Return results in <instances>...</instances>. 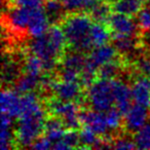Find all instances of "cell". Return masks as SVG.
<instances>
[{
  "label": "cell",
  "mask_w": 150,
  "mask_h": 150,
  "mask_svg": "<svg viewBox=\"0 0 150 150\" xmlns=\"http://www.w3.org/2000/svg\"><path fill=\"white\" fill-rule=\"evenodd\" d=\"M86 58H88V54L71 50L68 52H66L59 66H61V69H69V70L81 73L86 66Z\"/></svg>",
  "instance_id": "13"
},
{
  "label": "cell",
  "mask_w": 150,
  "mask_h": 150,
  "mask_svg": "<svg viewBox=\"0 0 150 150\" xmlns=\"http://www.w3.org/2000/svg\"><path fill=\"white\" fill-rule=\"evenodd\" d=\"M118 56V52L113 44H104V45L96 46L91 50L90 54H88L83 72L97 75L98 69L102 65L114 60Z\"/></svg>",
  "instance_id": "5"
},
{
  "label": "cell",
  "mask_w": 150,
  "mask_h": 150,
  "mask_svg": "<svg viewBox=\"0 0 150 150\" xmlns=\"http://www.w3.org/2000/svg\"><path fill=\"white\" fill-rule=\"evenodd\" d=\"M138 149H150V122L145 123L134 136Z\"/></svg>",
  "instance_id": "22"
},
{
  "label": "cell",
  "mask_w": 150,
  "mask_h": 150,
  "mask_svg": "<svg viewBox=\"0 0 150 150\" xmlns=\"http://www.w3.org/2000/svg\"><path fill=\"white\" fill-rule=\"evenodd\" d=\"M86 101L91 109L106 112L115 105L113 79L97 78L86 90Z\"/></svg>",
  "instance_id": "3"
},
{
  "label": "cell",
  "mask_w": 150,
  "mask_h": 150,
  "mask_svg": "<svg viewBox=\"0 0 150 150\" xmlns=\"http://www.w3.org/2000/svg\"><path fill=\"white\" fill-rule=\"evenodd\" d=\"M107 25L111 30V36H132L139 35L138 24L131 18V16L113 11L109 18Z\"/></svg>",
  "instance_id": "6"
},
{
  "label": "cell",
  "mask_w": 150,
  "mask_h": 150,
  "mask_svg": "<svg viewBox=\"0 0 150 150\" xmlns=\"http://www.w3.org/2000/svg\"><path fill=\"white\" fill-rule=\"evenodd\" d=\"M132 96L135 103L140 104L144 107H150V88L136 76L133 84H132Z\"/></svg>",
  "instance_id": "18"
},
{
  "label": "cell",
  "mask_w": 150,
  "mask_h": 150,
  "mask_svg": "<svg viewBox=\"0 0 150 150\" xmlns=\"http://www.w3.org/2000/svg\"><path fill=\"white\" fill-rule=\"evenodd\" d=\"M86 11H88L93 21L107 24L111 13H113V9H112V4L109 2L108 0H98Z\"/></svg>",
  "instance_id": "16"
},
{
  "label": "cell",
  "mask_w": 150,
  "mask_h": 150,
  "mask_svg": "<svg viewBox=\"0 0 150 150\" xmlns=\"http://www.w3.org/2000/svg\"><path fill=\"white\" fill-rule=\"evenodd\" d=\"M137 24L140 35L150 30V7H143L137 15Z\"/></svg>",
  "instance_id": "25"
},
{
  "label": "cell",
  "mask_w": 150,
  "mask_h": 150,
  "mask_svg": "<svg viewBox=\"0 0 150 150\" xmlns=\"http://www.w3.org/2000/svg\"><path fill=\"white\" fill-rule=\"evenodd\" d=\"M61 140H62L64 143H66L70 149H73V148H79V145H80L79 132H77V129H67L64 134V136H63V138Z\"/></svg>",
  "instance_id": "26"
},
{
  "label": "cell",
  "mask_w": 150,
  "mask_h": 150,
  "mask_svg": "<svg viewBox=\"0 0 150 150\" xmlns=\"http://www.w3.org/2000/svg\"><path fill=\"white\" fill-rule=\"evenodd\" d=\"M145 3L141 0H117L112 4L113 11L125 13L127 16H137L144 7Z\"/></svg>",
  "instance_id": "20"
},
{
  "label": "cell",
  "mask_w": 150,
  "mask_h": 150,
  "mask_svg": "<svg viewBox=\"0 0 150 150\" xmlns=\"http://www.w3.org/2000/svg\"><path fill=\"white\" fill-rule=\"evenodd\" d=\"M93 22L86 11H70L63 18L60 24L70 50L90 54L95 47L90 35Z\"/></svg>",
  "instance_id": "1"
},
{
  "label": "cell",
  "mask_w": 150,
  "mask_h": 150,
  "mask_svg": "<svg viewBox=\"0 0 150 150\" xmlns=\"http://www.w3.org/2000/svg\"><path fill=\"white\" fill-rule=\"evenodd\" d=\"M86 88L80 81H65L54 78L50 86V92L54 98L61 101H75L82 105L86 101Z\"/></svg>",
  "instance_id": "4"
},
{
  "label": "cell",
  "mask_w": 150,
  "mask_h": 150,
  "mask_svg": "<svg viewBox=\"0 0 150 150\" xmlns=\"http://www.w3.org/2000/svg\"><path fill=\"white\" fill-rule=\"evenodd\" d=\"M43 8L52 25L58 24L66 16L65 13L66 8L63 4L62 0H44Z\"/></svg>",
  "instance_id": "19"
},
{
  "label": "cell",
  "mask_w": 150,
  "mask_h": 150,
  "mask_svg": "<svg viewBox=\"0 0 150 150\" xmlns=\"http://www.w3.org/2000/svg\"><path fill=\"white\" fill-rule=\"evenodd\" d=\"M142 42H143V46L145 50H148L150 52V30L146 33L141 35Z\"/></svg>",
  "instance_id": "30"
},
{
  "label": "cell",
  "mask_w": 150,
  "mask_h": 150,
  "mask_svg": "<svg viewBox=\"0 0 150 150\" xmlns=\"http://www.w3.org/2000/svg\"><path fill=\"white\" fill-rule=\"evenodd\" d=\"M112 148H115V149H136L137 146L135 144V141H132L125 137H118L112 140Z\"/></svg>",
  "instance_id": "28"
},
{
  "label": "cell",
  "mask_w": 150,
  "mask_h": 150,
  "mask_svg": "<svg viewBox=\"0 0 150 150\" xmlns=\"http://www.w3.org/2000/svg\"><path fill=\"white\" fill-rule=\"evenodd\" d=\"M23 72L33 75H42L44 73V66L42 60L34 54H29L24 60Z\"/></svg>",
  "instance_id": "21"
},
{
  "label": "cell",
  "mask_w": 150,
  "mask_h": 150,
  "mask_svg": "<svg viewBox=\"0 0 150 150\" xmlns=\"http://www.w3.org/2000/svg\"><path fill=\"white\" fill-rule=\"evenodd\" d=\"M42 75H33L30 73L23 72L20 78L13 84V90L19 95H24L27 93L34 92L39 88L40 79Z\"/></svg>",
  "instance_id": "15"
},
{
  "label": "cell",
  "mask_w": 150,
  "mask_h": 150,
  "mask_svg": "<svg viewBox=\"0 0 150 150\" xmlns=\"http://www.w3.org/2000/svg\"><path fill=\"white\" fill-rule=\"evenodd\" d=\"M44 0H7V7L25 6V7H38L43 4Z\"/></svg>",
  "instance_id": "27"
},
{
  "label": "cell",
  "mask_w": 150,
  "mask_h": 150,
  "mask_svg": "<svg viewBox=\"0 0 150 150\" xmlns=\"http://www.w3.org/2000/svg\"><path fill=\"white\" fill-rule=\"evenodd\" d=\"M148 118L147 107L135 103L123 116V127L129 134H135L146 123Z\"/></svg>",
  "instance_id": "8"
},
{
  "label": "cell",
  "mask_w": 150,
  "mask_h": 150,
  "mask_svg": "<svg viewBox=\"0 0 150 150\" xmlns=\"http://www.w3.org/2000/svg\"><path fill=\"white\" fill-rule=\"evenodd\" d=\"M113 93L115 99V107L125 116L132 107V88L118 78L113 79Z\"/></svg>",
  "instance_id": "10"
},
{
  "label": "cell",
  "mask_w": 150,
  "mask_h": 150,
  "mask_svg": "<svg viewBox=\"0 0 150 150\" xmlns=\"http://www.w3.org/2000/svg\"><path fill=\"white\" fill-rule=\"evenodd\" d=\"M79 120L81 127H88L95 132L98 136L106 137V133L109 129L106 122L105 112L96 111L93 109L81 108L79 111Z\"/></svg>",
  "instance_id": "7"
},
{
  "label": "cell",
  "mask_w": 150,
  "mask_h": 150,
  "mask_svg": "<svg viewBox=\"0 0 150 150\" xmlns=\"http://www.w3.org/2000/svg\"><path fill=\"white\" fill-rule=\"evenodd\" d=\"M50 20L43 8V4L41 6L32 8L30 16L29 24H28V33L33 38L39 37L46 33L50 28Z\"/></svg>",
  "instance_id": "9"
},
{
  "label": "cell",
  "mask_w": 150,
  "mask_h": 150,
  "mask_svg": "<svg viewBox=\"0 0 150 150\" xmlns=\"http://www.w3.org/2000/svg\"><path fill=\"white\" fill-rule=\"evenodd\" d=\"M52 142L50 140H48L47 138L44 136V137H39L31 146L30 148L32 149H37V150H46L50 149V148H52Z\"/></svg>",
  "instance_id": "29"
},
{
  "label": "cell",
  "mask_w": 150,
  "mask_h": 150,
  "mask_svg": "<svg viewBox=\"0 0 150 150\" xmlns=\"http://www.w3.org/2000/svg\"><path fill=\"white\" fill-rule=\"evenodd\" d=\"M66 11H88L98 0H62Z\"/></svg>",
  "instance_id": "24"
},
{
  "label": "cell",
  "mask_w": 150,
  "mask_h": 150,
  "mask_svg": "<svg viewBox=\"0 0 150 150\" xmlns=\"http://www.w3.org/2000/svg\"><path fill=\"white\" fill-rule=\"evenodd\" d=\"M123 115L120 113V111L116 107H112L108 111L105 112L106 117V122L109 129L112 131H118L121 127V122H123Z\"/></svg>",
  "instance_id": "23"
},
{
  "label": "cell",
  "mask_w": 150,
  "mask_h": 150,
  "mask_svg": "<svg viewBox=\"0 0 150 150\" xmlns=\"http://www.w3.org/2000/svg\"><path fill=\"white\" fill-rule=\"evenodd\" d=\"M91 38L94 46H100L107 44L111 39V30L108 25L100 22H93L90 32Z\"/></svg>",
  "instance_id": "17"
},
{
  "label": "cell",
  "mask_w": 150,
  "mask_h": 150,
  "mask_svg": "<svg viewBox=\"0 0 150 150\" xmlns=\"http://www.w3.org/2000/svg\"><path fill=\"white\" fill-rule=\"evenodd\" d=\"M1 113H6L13 118L21 115V97L15 90H2L1 93Z\"/></svg>",
  "instance_id": "11"
},
{
  "label": "cell",
  "mask_w": 150,
  "mask_h": 150,
  "mask_svg": "<svg viewBox=\"0 0 150 150\" xmlns=\"http://www.w3.org/2000/svg\"><path fill=\"white\" fill-rule=\"evenodd\" d=\"M148 6L150 7V0H148Z\"/></svg>",
  "instance_id": "31"
},
{
  "label": "cell",
  "mask_w": 150,
  "mask_h": 150,
  "mask_svg": "<svg viewBox=\"0 0 150 150\" xmlns=\"http://www.w3.org/2000/svg\"><path fill=\"white\" fill-rule=\"evenodd\" d=\"M32 8L25 6H15L8 7L7 11V22L11 27L16 31H25L28 29L30 16Z\"/></svg>",
  "instance_id": "12"
},
{
  "label": "cell",
  "mask_w": 150,
  "mask_h": 150,
  "mask_svg": "<svg viewBox=\"0 0 150 150\" xmlns=\"http://www.w3.org/2000/svg\"><path fill=\"white\" fill-rule=\"evenodd\" d=\"M47 112L40 108L33 112L23 114L19 117L18 127L15 132L17 147H30L44 133V125Z\"/></svg>",
  "instance_id": "2"
},
{
  "label": "cell",
  "mask_w": 150,
  "mask_h": 150,
  "mask_svg": "<svg viewBox=\"0 0 150 150\" xmlns=\"http://www.w3.org/2000/svg\"><path fill=\"white\" fill-rule=\"evenodd\" d=\"M23 74V68L15 58H3L2 84H15Z\"/></svg>",
  "instance_id": "14"
}]
</instances>
